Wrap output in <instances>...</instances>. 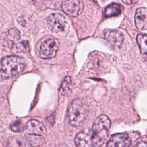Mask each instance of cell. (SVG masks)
Wrapping results in <instances>:
<instances>
[{
  "mask_svg": "<svg viewBox=\"0 0 147 147\" xmlns=\"http://www.w3.org/2000/svg\"><path fill=\"white\" fill-rule=\"evenodd\" d=\"M104 38L106 39L113 47L120 48L123 43L124 36L123 34L114 29H106L103 32Z\"/></svg>",
  "mask_w": 147,
  "mask_h": 147,
  "instance_id": "30bf717a",
  "label": "cell"
},
{
  "mask_svg": "<svg viewBox=\"0 0 147 147\" xmlns=\"http://www.w3.org/2000/svg\"><path fill=\"white\" fill-rule=\"evenodd\" d=\"M137 42L141 53L147 60V34H138L137 36Z\"/></svg>",
  "mask_w": 147,
  "mask_h": 147,
  "instance_id": "5bb4252c",
  "label": "cell"
},
{
  "mask_svg": "<svg viewBox=\"0 0 147 147\" xmlns=\"http://www.w3.org/2000/svg\"><path fill=\"white\" fill-rule=\"evenodd\" d=\"M110 125L111 121L105 115H101L95 119L91 130L93 146L100 147L104 144L108 137Z\"/></svg>",
  "mask_w": 147,
  "mask_h": 147,
  "instance_id": "7a4b0ae2",
  "label": "cell"
},
{
  "mask_svg": "<svg viewBox=\"0 0 147 147\" xmlns=\"http://www.w3.org/2000/svg\"><path fill=\"white\" fill-rule=\"evenodd\" d=\"M137 2H138V1H128V0L125 1V0H122V2L123 3H126L127 5H130V4H132V3H137Z\"/></svg>",
  "mask_w": 147,
  "mask_h": 147,
  "instance_id": "d6986e66",
  "label": "cell"
},
{
  "mask_svg": "<svg viewBox=\"0 0 147 147\" xmlns=\"http://www.w3.org/2000/svg\"><path fill=\"white\" fill-rule=\"evenodd\" d=\"M10 129L14 132H21L25 129V125L20 120L16 121L10 125Z\"/></svg>",
  "mask_w": 147,
  "mask_h": 147,
  "instance_id": "e0dca14e",
  "label": "cell"
},
{
  "mask_svg": "<svg viewBox=\"0 0 147 147\" xmlns=\"http://www.w3.org/2000/svg\"><path fill=\"white\" fill-rule=\"evenodd\" d=\"M133 147H147V143L144 141H139Z\"/></svg>",
  "mask_w": 147,
  "mask_h": 147,
  "instance_id": "ac0fdd59",
  "label": "cell"
},
{
  "mask_svg": "<svg viewBox=\"0 0 147 147\" xmlns=\"http://www.w3.org/2000/svg\"><path fill=\"white\" fill-rule=\"evenodd\" d=\"M122 6L119 4L113 3L107 6L104 10L103 14L106 17H111L120 14L122 12Z\"/></svg>",
  "mask_w": 147,
  "mask_h": 147,
  "instance_id": "4fadbf2b",
  "label": "cell"
},
{
  "mask_svg": "<svg viewBox=\"0 0 147 147\" xmlns=\"http://www.w3.org/2000/svg\"><path fill=\"white\" fill-rule=\"evenodd\" d=\"M107 59L103 55L96 54L94 52V55H91L88 63V67L94 71V72L98 74L103 72L107 68L106 63Z\"/></svg>",
  "mask_w": 147,
  "mask_h": 147,
  "instance_id": "52a82bcc",
  "label": "cell"
},
{
  "mask_svg": "<svg viewBox=\"0 0 147 147\" xmlns=\"http://www.w3.org/2000/svg\"><path fill=\"white\" fill-rule=\"evenodd\" d=\"M26 140L30 146L33 147H38L41 146L45 142L42 136L35 134H28L26 136Z\"/></svg>",
  "mask_w": 147,
  "mask_h": 147,
  "instance_id": "9a60e30c",
  "label": "cell"
},
{
  "mask_svg": "<svg viewBox=\"0 0 147 147\" xmlns=\"http://www.w3.org/2000/svg\"><path fill=\"white\" fill-rule=\"evenodd\" d=\"M47 25L54 33L59 35H66L69 30V24L65 17L60 13L50 14L47 19Z\"/></svg>",
  "mask_w": 147,
  "mask_h": 147,
  "instance_id": "277c9868",
  "label": "cell"
},
{
  "mask_svg": "<svg viewBox=\"0 0 147 147\" xmlns=\"http://www.w3.org/2000/svg\"><path fill=\"white\" fill-rule=\"evenodd\" d=\"M25 130L29 134L42 136L46 133V128L40 122L36 119L29 121L25 125Z\"/></svg>",
  "mask_w": 147,
  "mask_h": 147,
  "instance_id": "7c38bea8",
  "label": "cell"
},
{
  "mask_svg": "<svg viewBox=\"0 0 147 147\" xmlns=\"http://www.w3.org/2000/svg\"><path fill=\"white\" fill-rule=\"evenodd\" d=\"M75 143L77 147H91L92 146V132L88 127L80 131L75 137Z\"/></svg>",
  "mask_w": 147,
  "mask_h": 147,
  "instance_id": "9c48e42d",
  "label": "cell"
},
{
  "mask_svg": "<svg viewBox=\"0 0 147 147\" xmlns=\"http://www.w3.org/2000/svg\"><path fill=\"white\" fill-rule=\"evenodd\" d=\"M59 48V42L55 38H51L44 41L40 48V57L44 59H50L56 56Z\"/></svg>",
  "mask_w": 147,
  "mask_h": 147,
  "instance_id": "5b68a950",
  "label": "cell"
},
{
  "mask_svg": "<svg viewBox=\"0 0 147 147\" xmlns=\"http://www.w3.org/2000/svg\"><path fill=\"white\" fill-rule=\"evenodd\" d=\"M131 140L126 133H116L111 136L106 147H130Z\"/></svg>",
  "mask_w": 147,
  "mask_h": 147,
  "instance_id": "ba28073f",
  "label": "cell"
},
{
  "mask_svg": "<svg viewBox=\"0 0 147 147\" xmlns=\"http://www.w3.org/2000/svg\"><path fill=\"white\" fill-rule=\"evenodd\" d=\"M71 79L69 76H67L63 80L61 88L60 90V93L63 95H65L71 90Z\"/></svg>",
  "mask_w": 147,
  "mask_h": 147,
  "instance_id": "2e32d148",
  "label": "cell"
},
{
  "mask_svg": "<svg viewBox=\"0 0 147 147\" xmlns=\"http://www.w3.org/2000/svg\"><path fill=\"white\" fill-rule=\"evenodd\" d=\"M134 21L136 28L140 30L147 29V8L139 7L136 10Z\"/></svg>",
  "mask_w": 147,
  "mask_h": 147,
  "instance_id": "8fae6325",
  "label": "cell"
},
{
  "mask_svg": "<svg viewBox=\"0 0 147 147\" xmlns=\"http://www.w3.org/2000/svg\"><path fill=\"white\" fill-rule=\"evenodd\" d=\"M26 66L24 59L17 56H9L0 61V76L10 78L21 73Z\"/></svg>",
  "mask_w": 147,
  "mask_h": 147,
  "instance_id": "6da1fadb",
  "label": "cell"
},
{
  "mask_svg": "<svg viewBox=\"0 0 147 147\" xmlns=\"http://www.w3.org/2000/svg\"><path fill=\"white\" fill-rule=\"evenodd\" d=\"M61 7L62 10L66 14L71 17H76L82 12L84 4L80 0H68L62 2Z\"/></svg>",
  "mask_w": 147,
  "mask_h": 147,
  "instance_id": "8992f818",
  "label": "cell"
},
{
  "mask_svg": "<svg viewBox=\"0 0 147 147\" xmlns=\"http://www.w3.org/2000/svg\"><path fill=\"white\" fill-rule=\"evenodd\" d=\"M87 113L85 103L80 98L72 100L68 111V117L70 123L75 127L80 126L84 121Z\"/></svg>",
  "mask_w": 147,
  "mask_h": 147,
  "instance_id": "3957f363",
  "label": "cell"
}]
</instances>
